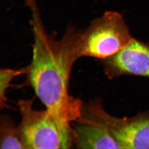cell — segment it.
I'll use <instances>...</instances> for the list:
<instances>
[{
    "label": "cell",
    "instance_id": "ba28073f",
    "mask_svg": "<svg viewBox=\"0 0 149 149\" xmlns=\"http://www.w3.org/2000/svg\"><path fill=\"white\" fill-rule=\"evenodd\" d=\"M28 68L13 69H1L0 70V105L1 109L7 107V98L6 94L12 81L17 76L23 74H27Z\"/></svg>",
    "mask_w": 149,
    "mask_h": 149
},
{
    "label": "cell",
    "instance_id": "7a4b0ae2",
    "mask_svg": "<svg viewBox=\"0 0 149 149\" xmlns=\"http://www.w3.org/2000/svg\"><path fill=\"white\" fill-rule=\"evenodd\" d=\"M133 39L122 16L117 12H106L86 30L79 31L77 52L79 58L106 59L125 48Z\"/></svg>",
    "mask_w": 149,
    "mask_h": 149
},
{
    "label": "cell",
    "instance_id": "277c9868",
    "mask_svg": "<svg viewBox=\"0 0 149 149\" xmlns=\"http://www.w3.org/2000/svg\"><path fill=\"white\" fill-rule=\"evenodd\" d=\"M83 113L105 126L121 149H149V113L116 118L107 113L100 103L84 107Z\"/></svg>",
    "mask_w": 149,
    "mask_h": 149
},
{
    "label": "cell",
    "instance_id": "3957f363",
    "mask_svg": "<svg viewBox=\"0 0 149 149\" xmlns=\"http://www.w3.org/2000/svg\"><path fill=\"white\" fill-rule=\"evenodd\" d=\"M18 127L26 149H69L61 128L48 110H36L31 100L17 102Z\"/></svg>",
    "mask_w": 149,
    "mask_h": 149
},
{
    "label": "cell",
    "instance_id": "8992f818",
    "mask_svg": "<svg viewBox=\"0 0 149 149\" xmlns=\"http://www.w3.org/2000/svg\"><path fill=\"white\" fill-rule=\"evenodd\" d=\"M72 129L73 145L78 149H121L108 130L98 121L82 113Z\"/></svg>",
    "mask_w": 149,
    "mask_h": 149
},
{
    "label": "cell",
    "instance_id": "52a82bcc",
    "mask_svg": "<svg viewBox=\"0 0 149 149\" xmlns=\"http://www.w3.org/2000/svg\"><path fill=\"white\" fill-rule=\"evenodd\" d=\"M1 149H26L19 128L8 117H1L0 125Z\"/></svg>",
    "mask_w": 149,
    "mask_h": 149
},
{
    "label": "cell",
    "instance_id": "6da1fadb",
    "mask_svg": "<svg viewBox=\"0 0 149 149\" xmlns=\"http://www.w3.org/2000/svg\"><path fill=\"white\" fill-rule=\"evenodd\" d=\"M32 13L33 56L27 67L29 80L35 94L56 120L64 139H72L71 123L82 115V101L70 95V73L79 58L76 49L79 31L71 26L56 39L47 33L35 0L27 3Z\"/></svg>",
    "mask_w": 149,
    "mask_h": 149
},
{
    "label": "cell",
    "instance_id": "5b68a950",
    "mask_svg": "<svg viewBox=\"0 0 149 149\" xmlns=\"http://www.w3.org/2000/svg\"><path fill=\"white\" fill-rule=\"evenodd\" d=\"M105 68L111 77L124 74L149 77V47L133 39L125 48L106 59Z\"/></svg>",
    "mask_w": 149,
    "mask_h": 149
}]
</instances>
